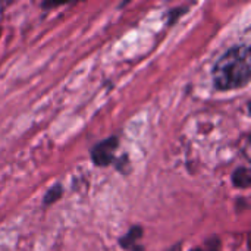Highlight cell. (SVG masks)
I'll list each match as a JSON object with an SVG mask.
<instances>
[{
    "instance_id": "cell-1",
    "label": "cell",
    "mask_w": 251,
    "mask_h": 251,
    "mask_svg": "<svg viewBox=\"0 0 251 251\" xmlns=\"http://www.w3.org/2000/svg\"><path fill=\"white\" fill-rule=\"evenodd\" d=\"M250 47L235 46L225 51L215 63L212 71L213 85L219 91H229L246 87L250 81Z\"/></svg>"
},
{
    "instance_id": "cell-2",
    "label": "cell",
    "mask_w": 251,
    "mask_h": 251,
    "mask_svg": "<svg viewBox=\"0 0 251 251\" xmlns=\"http://www.w3.org/2000/svg\"><path fill=\"white\" fill-rule=\"evenodd\" d=\"M119 146L118 137H109L100 143H97L91 149V160L96 166L106 168L109 166L115 159V151Z\"/></svg>"
},
{
    "instance_id": "cell-3",
    "label": "cell",
    "mask_w": 251,
    "mask_h": 251,
    "mask_svg": "<svg viewBox=\"0 0 251 251\" xmlns=\"http://www.w3.org/2000/svg\"><path fill=\"white\" fill-rule=\"evenodd\" d=\"M143 237V228L141 226H132L126 235H124V238L119 240V244L122 249L125 250H132L134 247H137V241Z\"/></svg>"
},
{
    "instance_id": "cell-4",
    "label": "cell",
    "mask_w": 251,
    "mask_h": 251,
    "mask_svg": "<svg viewBox=\"0 0 251 251\" xmlns=\"http://www.w3.org/2000/svg\"><path fill=\"white\" fill-rule=\"evenodd\" d=\"M232 184L237 187V188H241V190H246L249 188L251 184V172L249 168H238L235 169V172L232 174Z\"/></svg>"
},
{
    "instance_id": "cell-5",
    "label": "cell",
    "mask_w": 251,
    "mask_h": 251,
    "mask_svg": "<svg viewBox=\"0 0 251 251\" xmlns=\"http://www.w3.org/2000/svg\"><path fill=\"white\" fill-rule=\"evenodd\" d=\"M62 194H63L62 185L56 184L54 187L49 188L47 193L44 194V197H43V204H44V206H50V204L56 203V201L62 197Z\"/></svg>"
},
{
    "instance_id": "cell-6",
    "label": "cell",
    "mask_w": 251,
    "mask_h": 251,
    "mask_svg": "<svg viewBox=\"0 0 251 251\" xmlns=\"http://www.w3.org/2000/svg\"><path fill=\"white\" fill-rule=\"evenodd\" d=\"M219 246H221V243H219V238H212V240H209L207 243H206V246H201V247H197V249H194V250L191 251H219Z\"/></svg>"
},
{
    "instance_id": "cell-7",
    "label": "cell",
    "mask_w": 251,
    "mask_h": 251,
    "mask_svg": "<svg viewBox=\"0 0 251 251\" xmlns=\"http://www.w3.org/2000/svg\"><path fill=\"white\" fill-rule=\"evenodd\" d=\"M171 251H179V246H176L175 249H172V250H171Z\"/></svg>"
},
{
    "instance_id": "cell-8",
    "label": "cell",
    "mask_w": 251,
    "mask_h": 251,
    "mask_svg": "<svg viewBox=\"0 0 251 251\" xmlns=\"http://www.w3.org/2000/svg\"><path fill=\"white\" fill-rule=\"evenodd\" d=\"M0 32H1V29H0Z\"/></svg>"
}]
</instances>
